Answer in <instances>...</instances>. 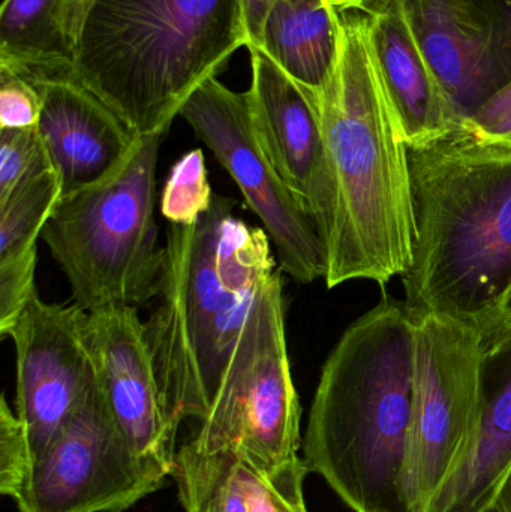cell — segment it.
<instances>
[{
  "mask_svg": "<svg viewBox=\"0 0 511 512\" xmlns=\"http://www.w3.org/2000/svg\"><path fill=\"white\" fill-rule=\"evenodd\" d=\"M507 322H511V292L509 297V303H507Z\"/></svg>",
  "mask_w": 511,
  "mask_h": 512,
  "instance_id": "32",
  "label": "cell"
},
{
  "mask_svg": "<svg viewBox=\"0 0 511 512\" xmlns=\"http://www.w3.org/2000/svg\"><path fill=\"white\" fill-rule=\"evenodd\" d=\"M461 128L479 143L511 150V83L464 120Z\"/></svg>",
  "mask_w": 511,
  "mask_h": 512,
  "instance_id": "27",
  "label": "cell"
},
{
  "mask_svg": "<svg viewBox=\"0 0 511 512\" xmlns=\"http://www.w3.org/2000/svg\"><path fill=\"white\" fill-rule=\"evenodd\" d=\"M3 337H11L15 346V414L33 462L74 414L95 379L89 312L77 304L45 303L36 291Z\"/></svg>",
  "mask_w": 511,
  "mask_h": 512,
  "instance_id": "11",
  "label": "cell"
},
{
  "mask_svg": "<svg viewBox=\"0 0 511 512\" xmlns=\"http://www.w3.org/2000/svg\"><path fill=\"white\" fill-rule=\"evenodd\" d=\"M308 474L309 468L300 457L269 475L240 462V481L249 512H309L303 495Z\"/></svg>",
  "mask_w": 511,
  "mask_h": 512,
  "instance_id": "23",
  "label": "cell"
},
{
  "mask_svg": "<svg viewBox=\"0 0 511 512\" xmlns=\"http://www.w3.org/2000/svg\"><path fill=\"white\" fill-rule=\"evenodd\" d=\"M511 472V322L483 336L479 406L464 459L428 512H492Z\"/></svg>",
  "mask_w": 511,
  "mask_h": 512,
  "instance_id": "16",
  "label": "cell"
},
{
  "mask_svg": "<svg viewBox=\"0 0 511 512\" xmlns=\"http://www.w3.org/2000/svg\"><path fill=\"white\" fill-rule=\"evenodd\" d=\"M492 512H511V472L504 486L501 487L497 499H495Z\"/></svg>",
  "mask_w": 511,
  "mask_h": 512,
  "instance_id": "31",
  "label": "cell"
},
{
  "mask_svg": "<svg viewBox=\"0 0 511 512\" xmlns=\"http://www.w3.org/2000/svg\"><path fill=\"white\" fill-rule=\"evenodd\" d=\"M366 14L384 87L407 147L425 146L458 131L461 119L399 0H380Z\"/></svg>",
  "mask_w": 511,
  "mask_h": 512,
  "instance_id": "17",
  "label": "cell"
},
{
  "mask_svg": "<svg viewBox=\"0 0 511 512\" xmlns=\"http://www.w3.org/2000/svg\"><path fill=\"white\" fill-rule=\"evenodd\" d=\"M89 342L96 381L123 438L144 465L171 477L179 429L165 409L138 309L113 306L89 312Z\"/></svg>",
  "mask_w": 511,
  "mask_h": 512,
  "instance_id": "13",
  "label": "cell"
},
{
  "mask_svg": "<svg viewBox=\"0 0 511 512\" xmlns=\"http://www.w3.org/2000/svg\"><path fill=\"white\" fill-rule=\"evenodd\" d=\"M483 336L438 315L416 316V390L404 498L428 512L455 474L473 435L479 406Z\"/></svg>",
  "mask_w": 511,
  "mask_h": 512,
  "instance_id": "8",
  "label": "cell"
},
{
  "mask_svg": "<svg viewBox=\"0 0 511 512\" xmlns=\"http://www.w3.org/2000/svg\"><path fill=\"white\" fill-rule=\"evenodd\" d=\"M215 195L194 225H170L161 304L146 324L165 409L174 426L203 420L275 255L266 231Z\"/></svg>",
  "mask_w": 511,
  "mask_h": 512,
  "instance_id": "4",
  "label": "cell"
},
{
  "mask_svg": "<svg viewBox=\"0 0 511 512\" xmlns=\"http://www.w3.org/2000/svg\"><path fill=\"white\" fill-rule=\"evenodd\" d=\"M414 245L402 274L414 316L453 319L480 336L507 324L511 292V150L459 128L408 147Z\"/></svg>",
  "mask_w": 511,
  "mask_h": 512,
  "instance_id": "2",
  "label": "cell"
},
{
  "mask_svg": "<svg viewBox=\"0 0 511 512\" xmlns=\"http://www.w3.org/2000/svg\"><path fill=\"white\" fill-rule=\"evenodd\" d=\"M50 171L53 162L38 126L0 129V201Z\"/></svg>",
  "mask_w": 511,
  "mask_h": 512,
  "instance_id": "24",
  "label": "cell"
},
{
  "mask_svg": "<svg viewBox=\"0 0 511 512\" xmlns=\"http://www.w3.org/2000/svg\"><path fill=\"white\" fill-rule=\"evenodd\" d=\"M93 0H65L63 5V29L74 60V48L80 35L81 26Z\"/></svg>",
  "mask_w": 511,
  "mask_h": 512,
  "instance_id": "29",
  "label": "cell"
},
{
  "mask_svg": "<svg viewBox=\"0 0 511 512\" xmlns=\"http://www.w3.org/2000/svg\"><path fill=\"white\" fill-rule=\"evenodd\" d=\"M414 358L416 316L386 297L345 330L321 370L303 460L354 512H410Z\"/></svg>",
  "mask_w": 511,
  "mask_h": 512,
  "instance_id": "3",
  "label": "cell"
},
{
  "mask_svg": "<svg viewBox=\"0 0 511 512\" xmlns=\"http://www.w3.org/2000/svg\"><path fill=\"white\" fill-rule=\"evenodd\" d=\"M114 423L98 381L51 444L32 462L14 499L20 512H123L164 487Z\"/></svg>",
  "mask_w": 511,
  "mask_h": 512,
  "instance_id": "10",
  "label": "cell"
},
{
  "mask_svg": "<svg viewBox=\"0 0 511 512\" xmlns=\"http://www.w3.org/2000/svg\"><path fill=\"white\" fill-rule=\"evenodd\" d=\"M248 98L255 134L270 164L329 242L335 185L317 110L308 93L261 48L249 47Z\"/></svg>",
  "mask_w": 511,
  "mask_h": 512,
  "instance_id": "14",
  "label": "cell"
},
{
  "mask_svg": "<svg viewBox=\"0 0 511 512\" xmlns=\"http://www.w3.org/2000/svg\"><path fill=\"white\" fill-rule=\"evenodd\" d=\"M171 477L186 512H249L236 451L200 457L179 450Z\"/></svg>",
  "mask_w": 511,
  "mask_h": 512,
  "instance_id": "21",
  "label": "cell"
},
{
  "mask_svg": "<svg viewBox=\"0 0 511 512\" xmlns=\"http://www.w3.org/2000/svg\"><path fill=\"white\" fill-rule=\"evenodd\" d=\"M326 2L338 12H366L380 0H326Z\"/></svg>",
  "mask_w": 511,
  "mask_h": 512,
  "instance_id": "30",
  "label": "cell"
},
{
  "mask_svg": "<svg viewBox=\"0 0 511 512\" xmlns=\"http://www.w3.org/2000/svg\"><path fill=\"white\" fill-rule=\"evenodd\" d=\"M63 5L65 0H5L0 9V66L33 81L71 74Z\"/></svg>",
  "mask_w": 511,
  "mask_h": 512,
  "instance_id": "20",
  "label": "cell"
},
{
  "mask_svg": "<svg viewBox=\"0 0 511 512\" xmlns=\"http://www.w3.org/2000/svg\"><path fill=\"white\" fill-rule=\"evenodd\" d=\"M461 122L511 83V0H399Z\"/></svg>",
  "mask_w": 511,
  "mask_h": 512,
  "instance_id": "12",
  "label": "cell"
},
{
  "mask_svg": "<svg viewBox=\"0 0 511 512\" xmlns=\"http://www.w3.org/2000/svg\"><path fill=\"white\" fill-rule=\"evenodd\" d=\"M41 110L38 84L20 72L0 66V129L36 128Z\"/></svg>",
  "mask_w": 511,
  "mask_h": 512,
  "instance_id": "26",
  "label": "cell"
},
{
  "mask_svg": "<svg viewBox=\"0 0 511 512\" xmlns=\"http://www.w3.org/2000/svg\"><path fill=\"white\" fill-rule=\"evenodd\" d=\"M308 96L335 185L327 288L360 279L386 285L413 258L411 177L366 12H339L335 65L323 87Z\"/></svg>",
  "mask_w": 511,
  "mask_h": 512,
  "instance_id": "1",
  "label": "cell"
},
{
  "mask_svg": "<svg viewBox=\"0 0 511 512\" xmlns=\"http://www.w3.org/2000/svg\"><path fill=\"white\" fill-rule=\"evenodd\" d=\"M215 195L207 174L203 150L185 153L171 168L161 195V213L170 225H194L210 207Z\"/></svg>",
  "mask_w": 511,
  "mask_h": 512,
  "instance_id": "22",
  "label": "cell"
},
{
  "mask_svg": "<svg viewBox=\"0 0 511 512\" xmlns=\"http://www.w3.org/2000/svg\"><path fill=\"white\" fill-rule=\"evenodd\" d=\"M276 0H240L243 23L248 33V47H260L264 24Z\"/></svg>",
  "mask_w": 511,
  "mask_h": 512,
  "instance_id": "28",
  "label": "cell"
},
{
  "mask_svg": "<svg viewBox=\"0 0 511 512\" xmlns=\"http://www.w3.org/2000/svg\"><path fill=\"white\" fill-rule=\"evenodd\" d=\"M32 469V454L23 424L6 397L0 403V493L15 499Z\"/></svg>",
  "mask_w": 511,
  "mask_h": 512,
  "instance_id": "25",
  "label": "cell"
},
{
  "mask_svg": "<svg viewBox=\"0 0 511 512\" xmlns=\"http://www.w3.org/2000/svg\"><path fill=\"white\" fill-rule=\"evenodd\" d=\"M179 116L230 174L246 206L260 219L281 270L299 283L326 279V242L264 153L248 93L234 92L213 77L189 96Z\"/></svg>",
  "mask_w": 511,
  "mask_h": 512,
  "instance_id": "9",
  "label": "cell"
},
{
  "mask_svg": "<svg viewBox=\"0 0 511 512\" xmlns=\"http://www.w3.org/2000/svg\"><path fill=\"white\" fill-rule=\"evenodd\" d=\"M42 96L38 129L62 185V197L110 179L140 137L74 78L35 81Z\"/></svg>",
  "mask_w": 511,
  "mask_h": 512,
  "instance_id": "15",
  "label": "cell"
},
{
  "mask_svg": "<svg viewBox=\"0 0 511 512\" xmlns=\"http://www.w3.org/2000/svg\"><path fill=\"white\" fill-rule=\"evenodd\" d=\"M62 198L56 171L0 201V334L5 336L36 292L38 240Z\"/></svg>",
  "mask_w": 511,
  "mask_h": 512,
  "instance_id": "18",
  "label": "cell"
},
{
  "mask_svg": "<svg viewBox=\"0 0 511 512\" xmlns=\"http://www.w3.org/2000/svg\"><path fill=\"white\" fill-rule=\"evenodd\" d=\"M300 418L278 268L255 300L209 411L180 450L200 457L233 450L243 465L269 475L299 457Z\"/></svg>",
  "mask_w": 511,
  "mask_h": 512,
  "instance_id": "7",
  "label": "cell"
},
{
  "mask_svg": "<svg viewBox=\"0 0 511 512\" xmlns=\"http://www.w3.org/2000/svg\"><path fill=\"white\" fill-rule=\"evenodd\" d=\"M240 47H248L240 0H93L69 77L137 137L165 135Z\"/></svg>",
  "mask_w": 511,
  "mask_h": 512,
  "instance_id": "5",
  "label": "cell"
},
{
  "mask_svg": "<svg viewBox=\"0 0 511 512\" xmlns=\"http://www.w3.org/2000/svg\"><path fill=\"white\" fill-rule=\"evenodd\" d=\"M338 44L339 12L326 0H276L257 48L312 95L332 72Z\"/></svg>",
  "mask_w": 511,
  "mask_h": 512,
  "instance_id": "19",
  "label": "cell"
},
{
  "mask_svg": "<svg viewBox=\"0 0 511 512\" xmlns=\"http://www.w3.org/2000/svg\"><path fill=\"white\" fill-rule=\"evenodd\" d=\"M164 135L140 137L110 179L60 198L41 240L86 312L138 307L161 295L165 246L155 221L156 168Z\"/></svg>",
  "mask_w": 511,
  "mask_h": 512,
  "instance_id": "6",
  "label": "cell"
}]
</instances>
